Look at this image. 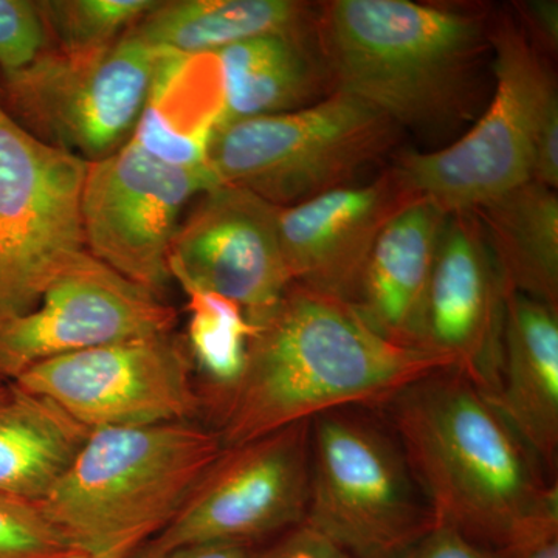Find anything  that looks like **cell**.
<instances>
[{"label": "cell", "mask_w": 558, "mask_h": 558, "mask_svg": "<svg viewBox=\"0 0 558 558\" xmlns=\"http://www.w3.org/2000/svg\"><path fill=\"white\" fill-rule=\"evenodd\" d=\"M388 411L435 526L454 529L498 558L557 539V484L478 389L453 369L400 392Z\"/></svg>", "instance_id": "obj_1"}, {"label": "cell", "mask_w": 558, "mask_h": 558, "mask_svg": "<svg viewBox=\"0 0 558 558\" xmlns=\"http://www.w3.org/2000/svg\"><path fill=\"white\" fill-rule=\"evenodd\" d=\"M253 326L240 379L220 391L223 447L351 407H387L425 377L453 369L446 355L385 339L354 304L296 284Z\"/></svg>", "instance_id": "obj_2"}, {"label": "cell", "mask_w": 558, "mask_h": 558, "mask_svg": "<svg viewBox=\"0 0 558 558\" xmlns=\"http://www.w3.org/2000/svg\"><path fill=\"white\" fill-rule=\"evenodd\" d=\"M317 46L333 90L403 126L465 119L484 50V21L410 0H333L318 11Z\"/></svg>", "instance_id": "obj_3"}, {"label": "cell", "mask_w": 558, "mask_h": 558, "mask_svg": "<svg viewBox=\"0 0 558 558\" xmlns=\"http://www.w3.org/2000/svg\"><path fill=\"white\" fill-rule=\"evenodd\" d=\"M222 450L216 429L191 422L94 429L39 508L73 553L131 558L178 515Z\"/></svg>", "instance_id": "obj_4"}, {"label": "cell", "mask_w": 558, "mask_h": 558, "mask_svg": "<svg viewBox=\"0 0 558 558\" xmlns=\"http://www.w3.org/2000/svg\"><path fill=\"white\" fill-rule=\"evenodd\" d=\"M399 131L379 110L333 90L307 108L219 128L208 165L219 183L288 208L349 186L395 146Z\"/></svg>", "instance_id": "obj_5"}, {"label": "cell", "mask_w": 558, "mask_h": 558, "mask_svg": "<svg viewBox=\"0 0 558 558\" xmlns=\"http://www.w3.org/2000/svg\"><path fill=\"white\" fill-rule=\"evenodd\" d=\"M488 40L495 92L478 123L453 145L405 154L395 167L414 196L446 213L472 211L531 182L539 130L558 106L553 72L527 32L501 20Z\"/></svg>", "instance_id": "obj_6"}, {"label": "cell", "mask_w": 558, "mask_h": 558, "mask_svg": "<svg viewBox=\"0 0 558 558\" xmlns=\"http://www.w3.org/2000/svg\"><path fill=\"white\" fill-rule=\"evenodd\" d=\"M399 444L344 411L311 424L310 499L303 523L351 558H409L435 526Z\"/></svg>", "instance_id": "obj_7"}, {"label": "cell", "mask_w": 558, "mask_h": 558, "mask_svg": "<svg viewBox=\"0 0 558 558\" xmlns=\"http://www.w3.org/2000/svg\"><path fill=\"white\" fill-rule=\"evenodd\" d=\"M163 51L128 31L101 49L47 47L27 68L3 73L10 110L44 143L97 161L130 142Z\"/></svg>", "instance_id": "obj_8"}, {"label": "cell", "mask_w": 558, "mask_h": 558, "mask_svg": "<svg viewBox=\"0 0 558 558\" xmlns=\"http://www.w3.org/2000/svg\"><path fill=\"white\" fill-rule=\"evenodd\" d=\"M87 161L54 148L0 106V319L32 311L87 252L81 190Z\"/></svg>", "instance_id": "obj_9"}, {"label": "cell", "mask_w": 558, "mask_h": 558, "mask_svg": "<svg viewBox=\"0 0 558 558\" xmlns=\"http://www.w3.org/2000/svg\"><path fill=\"white\" fill-rule=\"evenodd\" d=\"M311 424L300 422L264 438L223 447L172 519L142 549L157 558L197 545H248L306 515Z\"/></svg>", "instance_id": "obj_10"}, {"label": "cell", "mask_w": 558, "mask_h": 558, "mask_svg": "<svg viewBox=\"0 0 558 558\" xmlns=\"http://www.w3.org/2000/svg\"><path fill=\"white\" fill-rule=\"evenodd\" d=\"M218 185L211 168L165 163L130 140L105 159L87 163L81 190L86 250L159 295L172 279L168 259L183 209Z\"/></svg>", "instance_id": "obj_11"}, {"label": "cell", "mask_w": 558, "mask_h": 558, "mask_svg": "<svg viewBox=\"0 0 558 558\" xmlns=\"http://www.w3.org/2000/svg\"><path fill=\"white\" fill-rule=\"evenodd\" d=\"M191 371L189 347L161 333L46 360L13 384L94 432L190 422L201 410Z\"/></svg>", "instance_id": "obj_12"}, {"label": "cell", "mask_w": 558, "mask_h": 558, "mask_svg": "<svg viewBox=\"0 0 558 558\" xmlns=\"http://www.w3.org/2000/svg\"><path fill=\"white\" fill-rule=\"evenodd\" d=\"M175 322L159 295L81 253L32 311L0 319V380L60 355L171 333Z\"/></svg>", "instance_id": "obj_13"}, {"label": "cell", "mask_w": 558, "mask_h": 558, "mask_svg": "<svg viewBox=\"0 0 558 558\" xmlns=\"http://www.w3.org/2000/svg\"><path fill=\"white\" fill-rule=\"evenodd\" d=\"M168 263L179 284L236 301L252 325L292 284L279 240V207L223 183L202 194L180 222Z\"/></svg>", "instance_id": "obj_14"}, {"label": "cell", "mask_w": 558, "mask_h": 558, "mask_svg": "<svg viewBox=\"0 0 558 558\" xmlns=\"http://www.w3.org/2000/svg\"><path fill=\"white\" fill-rule=\"evenodd\" d=\"M505 315V282L478 219L449 213L429 282L425 344L490 403L501 387Z\"/></svg>", "instance_id": "obj_15"}, {"label": "cell", "mask_w": 558, "mask_h": 558, "mask_svg": "<svg viewBox=\"0 0 558 558\" xmlns=\"http://www.w3.org/2000/svg\"><path fill=\"white\" fill-rule=\"evenodd\" d=\"M416 197L391 168L368 185L279 208V240L292 284L357 306L377 238Z\"/></svg>", "instance_id": "obj_16"}, {"label": "cell", "mask_w": 558, "mask_h": 558, "mask_svg": "<svg viewBox=\"0 0 558 558\" xmlns=\"http://www.w3.org/2000/svg\"><path fill=\"white\" fill-rule=\"evenodd\" d=\"M447 215L416 197L385 226L366 264L357 310L400 347L427 349L429 282Z\"/></svg>", "instance_id": "obj_17"}, {"label": "cell", "mask_w": 558, "mask_h": 558, "mask_svg": "<svg viewBox=\"0 0 558 558\" xmlns=\"http://www.w3.org/2000/svg\"><path fill=\"white\" fill-rule=\"evenodd\" d=\"M558 310L506 292L501 387L492 402L538 461L558 453Z\"/></svg>", "instance_id": "obj_18"}, {"label": "cell", "mask_w": 558, "mask_h": 558, "mask_svg": "<svg viewBox=\"0 0 558 558\" xmlns=\"http://www.w3.org/2000/svg\"><path fill=\"white\" fill-rule=\"evenodd\" d=\"M222 117V81L215 54L163 51L132 142L174 167L209 168V143Z\"/></svg>", "instance_id": "obj_19"}, {"label": "cell", "mask_w": 558, "mask_h": 558, "mask_svg": "<svg viewBox=\"0 0 558 558\" xmlns=\"http://www.w3.org/2000/svg\"><path fill=\"white\" fill-rule=\"evenodd\" d=\"M317 16L293 0H174L157 3L130 32L154 49L211 54L258 36L310 39Z\"/></svg>", "instance_id": "obj_20"}, {"label": "cell", "mask_w": 558, "mask_h": 558, "mask_svg": "<svg viewBox=\"0 0 558 558\" xmlns=\"http://www.w3.org/2000/svg\"><path fill=\"white\" fill-rule=\"evenodd\" d=\"M213 54L222 81L219 128L307 108L322 100L323 83L330 81L312 57L310 39L258 36Z\"/></svg>", "instance_id": "obj_21"}, {"label": "cell", "mask_w": 558, "mask_h": 558, "mask_svg": "<svg viewBox=\"0 0 558 558\" xmlns=\"http://www.w3.org/2000/svg\"><path fill=\"white\" fill-rule=\"evenodd\" d=\"M505 282L558 310V196L527 182L472 209Z\"/></svg>", "instance_id": "obj_22"}, {"label": "cell", "mask_w": 558, "mask_h": 558, "mask_svg": "<svg viewBox=\"0 0 558 558\" xmlns=\"http://www.w3.org/2000/svg\"><path fill=\"white\" fill-rule=\"evenodd\" d=\"M89 435L51 400L10 381L0 396V494L39 505Z\"/></svg>", "instance_id": "obj_23"}, {"label": "cell", "mask_w": 558, "mask_h": 558, "mask_svg": "<svg viewBox=\"0 0 558 558\" xmlns=\"http://www.w3.org/2000/svg\"><path fill=\"white\" fill-rule=\"evenodd\" d=\"M180 286L189 300L191 360L219 391H226L240 379L256 328L236 301L196 286Z\"/></svg>", "instance_id": "obj_24"}, {"label": "cell", "mask_w": 558, "mask_h": 558, "mask_svg": "<svg viewBox=\"0 0 558 558\" xmlns=\"http://www.w3.org/2000/svg\"><path fill=\"white\" fill-rule=\"evenodd\" d=\"M159 2L53 0L39 2L49 38L64 50H94L116 43Z\"/></svg>", "instance_id": "obj_25"}, {"label": "cell", "mask_w": 558, "mask_h": 558, "mask_svg": "<svg viewBox=\"0 0 558 558\" xmlns=\"http://www.w3.org/2000/svg\"><path fill=\"white\" fill-rule=\"evenodd\" d=\"M72 554L39 505L0 494V558H69Z\"/></svg>", "instance_id": "obj_26"}, {"label": "cell", "mask_w": 558, "mask_h": 558, "mask_svg": "<svg viewBox=\"0 0 558 558\" xmlns=\"http://www.w3.org/2000/svg\"><path fill=\"white\" fill-rule=\"evenodd\" d=\"M50 46L39 2L0 0V70L27 68Z\"/></svg>", "instance_id": "obj_27"}, {"label": "cell", "mask_w": 558, "mask_h": 558, "mask_svg": "<svg viewBox=\"0 0 558 558\" xmlns=\"http://www.w3.org/2000/svg\"><path fill=\"white\" fill-rule=\"evenodd\" d=\"M409 558H498L470 542L454 529L433 526L411 550Z\"/></svg>", "instance_id": "obj_28"}, {"label": "cell", "mask_w": 558, "mask_h": 558, "mask_svg": "<svg viewBox=\"0 0 558 558\" xmlns=\"http://www.w3.org/2000/svg\"><path fill=\"white\" fill-rule=\"evenodd\" d=\"M263 558H351L306 523H300Z\"/></svg>", "instance_id": "obj_29"}, {"label": "cell", "mask_w": 558, "mask_h": 558, "mask_svg": "<svg viewBox=\"0 0 558 558\" xmlns=\"http://www.w3.org/2000/svg\"><path fill=\"white\" fill-rule=\"evenodd\" d=\"M521 16L527 22L529 28L535 38L545 43L549 51L557 50L558 46V5L550 0L526 2L519 7Z\"/></svg>", "instance_id": "obj_30"}, {"label": "cell", "mask_w": 558, "mask_h": 558, "mask_svg": "<svg viewBox=\"0 0 558 558\" xmlns=\"http://www.w3.org/2000/svg\"><path fill=\"white\" fill-rule=\"evenodd\" d=\"M157 558H250L248 545H197L170 550Z\"/></svg>", "instance_id": "obj_31"}, {"label": "cell", "mask_w": 558, "mask_h": 558, "mask_svg": "<svg viewBox=\"0 0 558 558\" xmlns=\"http://www.w3.org/2000/svg\"><path fill=\"white\" fill-rule=\"evenodd\" d=\"M519 558H558V543L550 542L548 545L542 546V548L532 550L526 556Z\"/></svg>", "instance_id": "obj_32"}, {"label": "cell", "mask_w": 558, "mask_h": 558, "mask_svg": "<svg viewBox=\"0 0 558 558\" xmlns=\"http://www.w3.org/2000/svg\"><path fill=\"white\" fill-rule=\"evenodd\" d=\"M10 381H2L0 380V396L3 395V392L7 391V388H9Z\"/></svg>", "instance_id": "obj_33"}, {"label": "cell", "mask_w": 558, "mask_h": 558, "mask_svg": "<svg viewBox=\"0 0 558 558\" xmlns=\"http://www.w3.org/2000/svg\"><path fill=\"white\" fill-rule=\"evenodd\" d=\"M69 558H89V557L81 556V554H72V556H70Z\"/></svg>", "instance_id": "obj_34"}]
</instances>
